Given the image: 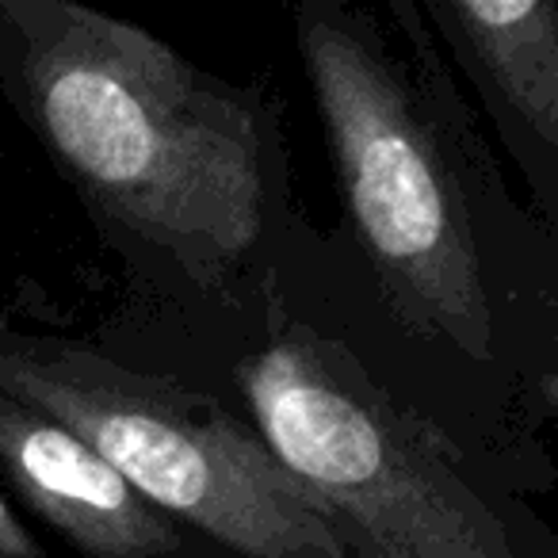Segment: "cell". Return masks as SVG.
Segmentation results:
<instances>
[{
	"mask_svg": "<svg viewBox=\"0 0 558 558\" xmlns=\"http://www.w3.org/2000/svg\"><path fill=\"white\" fill-rule=\"evenodd\" d=\"M337 226L276 283L520 497L558 486V230L517 199L417 0H299Z\"/></svg>",
	"mask_w": 558,
	"mask_h": 558,
	"instance_id": "6da1fadb",
	"label": "cell"
},
{
	"mask_svg": "<svg viewBox=\"0 0 558 558\" xmlns=\"http://www.w3.org/2000/svg\"><path fill=\"white\" fill-rule=\"evenodd\" d=\"M0 96L119 256L131 306L264 295L306 222L283 104L77 0H0Z\"/></svg>",
	"mask_w": 558,
	"mask_h": 558,
	"instance_id": "7a4b0ae2",
	"label": "cell"
},
{
	"mask_svg": "<svg viewBox=\"0 0 558 558\" xmlns=\"http://www.w3.org/2000/svg\"><path fill=\"white\" fill-rule=\"evenodd\" d=\"M96 341L222 398L326 509L349 558H558L527 497L405 410L276 279L241 314L123 303Z\"/></svg>",
	"mask_w": 558,
	"mask_h": 558,
	"instance_id": "3957f363",
	"label": "cell"
},
{
	"mask_svg": "<svg viewBox=\"0 0 558 558\" xmlns=\"http://www.w3.org/2000/svg\"><path fill=\"white\" fill-rule=\"evenodd\" d=\"M0 390L93 444L210 558H349L326 509L199 383L0 314Z\"/></svg>",
	"mask_w": 558,
	"mask_h": 558,
	"instance_id": "277c9868",
	"label": "cell"
},
{
	"mask_svg": "<svg viewBox=\"0 0 558 558\" xmlns=\"http://www.w3.org/2000/svg\"><path fill=\"white\" fill-rule=\"evenodd\" d=\"M451 73L527 184V207L558 230V4L417 0Z\"/></svg>",
	"mask_w": 558,
	"mask_h": 558,
	"instance_id": "5b68a950",
	"label": "cell"
},
{
	"mask_svg": "<svg viewBox=\"0 0 558 558\" xmlns=\"http://www.w3.org/2000/svg\"><path fill=\"white\" fill-rule=\"evenodd\" d=\"M0 489L81 558H210L93 444L0 390Z\"/></svg>",
	"mask_w": 558,
	"mask_h": 558,
	"instance_id": "8992f818",
	"label": "cell"
},
{
	"mask_svg": "<svg viewBox=\"0 0 558 558\" xmlns=\"http://www.w3.org/2000/svg\"><path fill=\"white\" fill-rule=\"evenodd\" d=\"M0 558H54L4 489H0Z\"/></svg>",
	"mask_w": 558,
	"mask_h": 558,
	"instance_id": "52a82bcc",
	"label": "cell"
}]
</instances>
